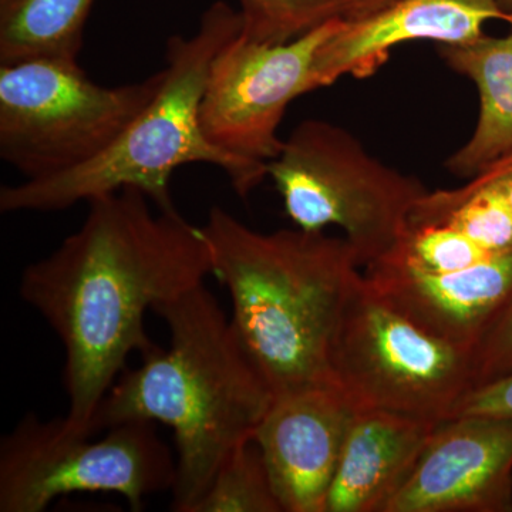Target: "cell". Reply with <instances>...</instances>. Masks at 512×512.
Segmentation results:
<instances>
[{"label":"cell","mask_w":512,"mask_h":512,"mask_svg":"<svg viewBox=\"0 0 512 512\" xmlns=\"http://www.w3.org/2000/svg\"><path fill=\"white\" fill-rule=\"evenodd\" d=\"M507 12H512V0H498Z\"/></svg>","instance_id":"d4e9b609"},{"label":"cell","mask_w":512,"mask_h":512,"mask_svg":"<svg viewBox=\"0 0 512 512\" xmlns=\"http://www.w3.org/2000/svg\"><path fill=\"white\" fill-rule=\"evenodd\" d=\"M356 404L336 383L279 394L255 431L284 512H325Z\"/></svg>","instance_id":"8fae6325"},{"label":"cell","mask_w":512,"mask_h":512,"mask_svg":"<svg viewBox=\"0 0 512 512\" xmlns=\"http://www.w3.org/2000/svg\"><path fill=\"white\" fill-rule=\"evenodd\" d=\"M478 183L490 185L494 190L500 192L507 200L512 210V148L503 157L488 165L485 170L471 178Z\"/></svg>","instance_id":"603a6c76"},{"label":"cell","mask_w":512,"mask_h":512,"mask_svg":"<svg viewBox=\"0 0 512 512\" xmlns=\"http://www.w3.org/2000/svg\"><path fill=\"white\" fill-rule=\"evenodd\" d=\"M439 423L387 410H357L325 512H383Z\"/></svg>","instance_id":"5bb4252c"},{"label":"cell","mask_w":512,"mask_h":512,"mask_svg":"<svg viewBox=\"0 0 512 512\" xmlns=\"http://www.w3.org/2000/svg\"><path fill=\"white\" fill-rule=\"evenodd\" d=\"M164 72L104 87L74 60L0 64V157L26 180L53 177L103 154L157 96Z\"/></svg>","instance_id":"8992f818"},{"label":"cell","mask_w":512,"mask_h":512,"mask_svg":"<svg viewBox=\"0 0 512 512\" xmlns=\"http://www.w3.org/2000/svg\"><path fill=\"white\" fill-rule=\"evenodd\" d=\"M200 228L232 325L274 396L336 383L333 338L362 276L348 241L302 228L264 234L220 207Z\"/></svg>","instance_id":"3957f363"},{"label":"cell","mask_w":512,"mask_h":512,"mask_svg":"<svg viewBox=\"0 0 512 512\" xmlns=\"http://www.w3.org/2000/svg\"><path fill=\"white\" fill-rule=\"evenodd\" d=\"M94 0H0V64L52 57L76 62Z\"/></svg>","instance_id":"2e32d148"},{"label":"cell","mask_w":512,"mask_h":512,"mask_svg":"<svg viewBox=\"0 0 512 512\" xmlns=\"http://www.w3.org/2000/svg\"><path fill=\"white\" fill-rule=\"evenodd\" d=\"M241 32V13L215 2L202 13L194 35L168 39L161 89L103 154L66 173L3 185L0 211H64L123 188H137L157 208L168 210L175 208L171 175L187 164L220 168L232 190L248 198L268 173L212 146L200 121L212 63Z\"/></svg>","instance_id":"277c9868"},{"label":"cell","mask_w":512,"mask_h":512,"mask_svg":"<svg viewBox=\"0 0 512 512\" xmlns=\"http://www.w3.org/2000/svg\"><path fill=\"white\" fill-rule=\"evenodd\" d=\"M242 39L284 45L329 20L343 19L342 0H239Z\"/></svg>","instance_id":"d6986e66"},{"label":"cell","mask_w":512,"mask_h":512,"mask_svg":"<svg viewBox=\"0 0 512 512\" xmlns=\"http://www.w3.org/2000/svg\"><path fill=\"white\" fill-rule=\"evenodd\" d=\"M268 177L298 228L339 227L365 268L396 251L429 192L416 177L367 153L348 130L323 120L292 131L268 164Z\"/></svg>","instance_id":"5b68a950"},{"label":"cell","mask_w":512,"mask_h":512,"mask_svg":"<svg viewBox=\"0 0 512 512\" xmlns=\"http://www.w3.org/2000/svg\"><path fill=\"white\" fill-rule=\"evenodd\" d=\"M383 512H512V420L440 421Z\"/></svg>","instance_id":"30bf717a"},{"label":"cell","mask_w":512,"mask_h":512,"mask_svg":"<svg viewBox=\"0 0 512 512\" xmlns=\"http://www.w3.org/2000/svg\"><path fill=\"white\" fill-rule=\"evenodd\" d=\"M460 416L512 420V372L471 389L457 404L450 419Z\"/></svg>","instance_id":"7402d4cb"},{"label":"cell","mask_w":512,"mask_h":512,"mask_svg":"<svg viewBox=\"0 0 512 512\" xmlns=\"http://www.w3.org/2000/svg\"><path fill=\"white\" fill-rule=\"evenodd\" d=\"M363 275L384 301L420 328L471 350L512 291V251L443 274L383 259L366 266Z\"/></svg>","instance_id":"4fadbf2b"},{"label":"cell","mask_w":512,"mask_h":512,"mask_svg":"<svg viewBox=\"0 0 512 512\" xmlns=\"http://www.w3.org/2000/svg\"><path fill=\"white\" fill-rule=\"evenodd\" d=\"M493 255L497 254H491L456 228L420 225L410 227L396 251L384 259L443 274L470 268Z\"/></svg>","instance_id":"ffe728a7"},{"label":"cell","mask_w":512,"mask_h":512,"mask_svg":"<svg viewBox=\"0 0 512 512\" xmlns=\"http://www.w3.org/2000/svg\"><path fill=\"white\" fill-rule=\"evenodd\" d=\"M151 202L137 188L90 201L82 227L20 278L23 301L62 342L64 417L74 429L92 433L128 356L157 348L146 313L214 275L201 228L175 208L154 211Z\"/></svg>","instance_id":"6da1fadb"},{"label":"cell","mask_w":512,"mask_h":512,"mask_svg":"<svg viewBox=\"0 0 512 512\" xmlns=\"http://www.w3.org/2000/svg\"><path fill=\"white\" fill-rule=\"evenodd\" d=\"M508 19L510 12L498 0H397L366 18L343 19L338 32L316 53L312 92L345 76H372L403 43L461 45L484 36L491 20Z\"/></svg>","instance_id":"7c38bea8"},{"label":"cell","mask_w":512,"mask_h":512,"mask_svg":"<svg viewBox=\"0 0 512 512\" xmlns=\"http://www.w3.org/2000/svg\"><path fill=\"white\" fill-rule=\"evenodd\" d=\"M330 367L359 410L443 421L473 389L470 350L420 328L363 274L343 309Z\"/></svg>","instance_id":"ba28073f"},{"label":"cell","mask_w":512,"mask_h":512,"mask_svg":"<svg viewBox=\"0 0 512 512\" xmlns=\"http://www.w3.org/2000/svg\"><path fill=\"white\" fill-rule=\"evenodd\" d=\"M154 312L167 323L170 345L121 373L90 429L131 420L170 427L177 460L171 507L190 512L228 454L254 439L275 396L205 284Z\"/></svg>","instance_id":"7a4b0ae2"},{"label":"cell","mask_w":512,"mask_h":512,"mask_svg":"<svg viewBox=\"0 0 512 512\" xmlns=\"http://www.w3.org/2000/svg\"><path fill=\"white\" fill-rule=\"evenodd\" d=\"M508 23L512 26V12H510V19H508Z\"/></svg>","instance_id":"484cf974"},{"label":"cell","mask_w":512,"mask_h":512,"mask_svg":"<svg viewBox=\"0 0 512 512\" xmlns=\"http://www.w3.org/2000/svg\"><path fill=\"white\" fill-rule=\"evenodd\" d=\"M470 352L473 389L512 372V291L488 320Z\"/></svg>","instance_id":"44dd1931"},{"label":"cell","mask_w":512,"mask_h":512,"mask_svg":"<svg viewBox=\"0 0 512 512\" xmlns=\"http://www.w3.org/2000/svg\"><path fill=\"white\" fill-rule=\"evenodd\" d=\"M448 225L491 254L512 251V210L490 185L471 180L456 190L429 191L410 217V227Z\"/></svg>","instance_id":"e0dca14e"},{"label":"cell","mask_w":512,"mask_h":512,"mask_svg":"<svg viewBox=\"0 0 512 512\" xmlns=\"http://www.w3.org/2000/svg\"><path fill=\"white\" fill-rule=\"evenodd\" d=\"M440 56L480 94L476 130L446 163L454 175L474 178L512 148V26L505 36L441 45Z\"/></svg>","instance_id":"9a60e30c"},{"label":"cell","mask_w":512,"mask_h":512,"mask_svg":"<svg viewBox=\"0 0 512 512\" xmlns=\"http://www.w3.org/2000/svg\"><path fill=\"white\" fill-rule=\"evenodd\" d=\"M190 512H284L254 439L228 454Z\"/></svg>","instance_id":"ac0fdd59"},{"label":"cell","mask_w":512,"mask_h":512,"mask_svg":"<svg viewBox=\"0 0 512 512\" xmlns=\"http://www.w3.org/2000/svg\"><path fill=\"white\" fill-rule=\"evenodd\" d=\"M343 19L323 23L284 45H262L235 37L215 57L200 107L208 141L229 156L268 173L281 153L278 128L296 97L312 92L319 47Z\"/></svg>","instance_id":"9c48e42d"},{"label":"cell","mask_w":512,"mask_h":512,"mask_svg":"<svg viewBox=\"0 0 512 512\" xmlns=\"http://www.w3.org/2000/svg\"><path fill=\"white\" fill-rule=\"evenodd\" d=\"M397 0H342L343 19L356 20L373 15Z\"/></svg>","instance_id":"cb8c5ba5"},{"label":"cell","mask_w":512,"mask_h":512,"mask_svg":"<svg viewBox=\"0 0 512 512\" xmlns=\"http://www.w3.org/2000/svg\"><path fill=\"white\" fill-rule=\"evenodd\" d=\"M156 423L114 424L106 436L63 419L28 414L0 444V512H43L57 498L80 493L121 495L131 510L173 490L177 460Z\"/></svg>","instance_id":"52a82bcc"}]
</instances>
